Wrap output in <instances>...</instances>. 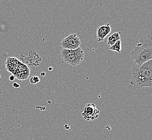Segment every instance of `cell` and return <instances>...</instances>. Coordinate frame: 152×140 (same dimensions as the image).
<instances>
[{
	"label": "cell",
	"mask_w": 152,
	"mask_h": 140,
	"mask_svg": "<svg viewBox=\"0 0 152 140\" xmlns=\"http://www.w3.org/2000/svg\"><path fill=\"white\" fill-rule=\"evenodd\" d=\"M132 78L130 84L135 88L152 87V61L144 63L141 65H135L132 69Z\"/></svg>",
	"instance_id": "1"
},
{
	"label": "cell",
	"mask_w": 152,
	"mask_h": 140,
	"mask_svg": "<svg viewBox=\"0 0 152 140\" xmlns=\"http://www.w3.org/2000/svg\"><path fill=\"white\" fill-rule=\"evenodd\" d=\"M130 55L135 63L141 65L146 61L152 60V43L151 36L141 37L138 39Z\"/></svg>",
	"instance_id": "2"
},
{
	"label": "cell",
	"mask_w": 152,
	"mask_h": 140,
	"mask_svg": "<svg viewBox=\"0 0 152 140\" xmlns=\"http://www.w3.org/2000/svg\"><path fill=\"white\" fill-rule=\"evenodd\" d=\"M6 66L7 70L18 80H25L29 76V67L15 57H8L6 62Z\"/></svg>",
	"instance_id": "3"
},
{
	"label": "cell",
	"mask_w": 152,
	"mask_h": 140,
	"mask_svg": "<svg viewBox=\"0 0 152 140\" xmlns=\"http://www.w3.org/2000/svg\"><path fill=\"white\" fill-rule=\"evenodd\" d=\"M63 60L72 66L80 64L84 59V52L81 47L75 50H66L63 49L61 51Z\"/></svg>",
	"instance_id": "4"
},
{
	"label": "cell",
	"mask_w": 152,
	"mask_h": 140,
	"mask_svg": "<svg viewBox=\"0 0 152 140\" xmlns=\"http://www.w3.org/2000/svg\"><path fill=\"white\" fill-rule=\"evenodd\" d=\"M63 49L66 50H75L80 47V40L77 35L72 34L69 35L61 41V43Z\"/></svg>",
	"instance_id": "5"
},
{
	"label": "cell",
	"mask_w": 152,
	"mask_h": 140,
	"mask_svg": "<svg viewBox=\"0 0 152 140\" xmlns=\"http://www.w3.org/2000/svg\"><path fill=\"white\" fill-rule=\"evenodd\" d=\"M100 112L96 109L94 104H88L85 106L82 116L85 120L88 121H93L99 117Z\"/></svg>",
	"instance_id": "6"
},
{
	"label": "cell",
	"mask_w": 152,
	"mask_h": 140,
	"mask_svg": "<svg viewBox=\"0 0 152 140\" xmlns=\"http://www.w3.org/2000/svg\"><path fill=\"white\" fill-rule=\"evenodd\" d=\"M111 31V28L109 23L98 28L96 30V38L98 42H102L104 40L106 37Z\"/></svg>",
	"instance_id": "7"
},
{
	"label": "cell",
	"mask_w": 152,
	"mask_h": 140,
	"mask_svg": "<svg viewBox=\"0 0 152 140\" xmlns=\"http://www.w3.org/2000/svg\"><path fill=\"white\" fill-rule=\"evenodd\" d=\"M120 34V32H115L108 37L107 43L110 47H111L112 45H113L115 43H116L117 41L120 40L121 38Z\"/></svg>",
	"instance_id": "8"
},
{
	"label": "cell",
	"mask_w": 152,
	"mask_h": 140,
	"mask_svg": "<svg viewBox=\"0 0 152 140\" xmlns=\"http://www.w3.org/2000/svg\"><path fill=\"white\" fill-rule=\"evenodd\" d=\"M109 50H112L113 51H115L119 53H120L122 51V47H121V41H117L111 47H109Z\"/></svg>",
	"instance_id": "9"
},
{
	"label": "cell",
	"mask_w": 152,
	"mask_h": 140,
	"mask_svg": "<svg viewBox=\"0 0 152 140\" xmlns=\"http://www.w3.org/2000/svg\"><path fill=\"white\" fill-rule=\"evenodd\" d=\"M39 81H40V79L38 76H32L30 78V82L32 85H35L36 84L39 82Z\"/></svg>",
	"instance_id": "10"
},
{
	"label": "cell",
	"mask_w": 152,
	"mask_h": 140,
	"mask_svg": "<svg viewBox=\"0 0 152 140\" xmlns=\"http://www.w3.org/2000/svg\"><path fill=\"white\" fill-rule=\"evenodd\" d=\"M12 86H13V87H14V88H17L20 87V85H19V84H18V83H17V82H14Z\"/></svg>",
	"instance_id": "11"
},
{
	"label": "cell",
	"mask_w": 152,
	"mask_h": 140,
	"mask_svg": "<svg viewBox=\"0 0 152 140\" xmlns=\"http://www.w3.org/2000/svg\"><path fill=\"white\" fill-rule=\"evenodd\" d=\"M15 79V77L14 76V75H11V76L9 77V80H10V81H13V80H14Z\"/></svg>",
	"instance_id": "12"
},
{
	"label": "cell",
	"mask_w": 152,
	"mask_h": 140,
	"mask_svg": "<svg viewBox=\"0 0 152 140\" xmlns=\"http://www.w3.org/2000/svg\"><path fill=\"white\" fill-rule=\"evenodd\" d=\"M45 74H46V73H45V72H42V73H41V76H45Z\"/></svg>",
	"instance_id": "13"
},
{
	"label": "cell",
	"mask_w": 152,
	"mask_h": 140,
	"mask_svg": "<svg viewBox=\"0 0 152 140\" xmlns=\"http://www.w3.org/2000/svg\"><path fill=\"white\" fill-rule=\"evenodd\" d=\"M48 70H53V68H52V67H49V68H48Z\"/></svg>",
	"instance_id": "14"
},
{
	"label": "cell",
	"mask_w": 152,
	"mask_h": 140,
	"mask_svg": "<svg viewBox=\"0 0 152 140\" xmlns=\"http://www.w3.org/2000/svg\"><path fill=\"white\" fill-rule=\"evenodd\" d=\"M0 78H1V76H0Z\"/></svg>",
	"instance_id": "15"
}]
</instances>
